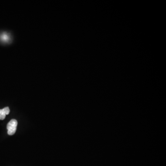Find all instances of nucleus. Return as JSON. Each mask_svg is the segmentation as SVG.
Returning a JSON list of instances; mask_svg holds the SVG:
<instances>
[{"label":"nucleus","instance_id":"obj_1","mask_svg":"<svg viewBox=\"0 0 166 166\" xmlns=\"http://www.w3.org/2000/svg\"><path fill=\"white\" fill-rule=\"evenodd\" d=\"M18 122L16 120L12 119L7 124V133L9 135H13L15 133Z\"/></svg>","mask_w":166,"mask_h":166},{"label":"nucleus","instance_id":"obj_3","mask_svg":"<svg viewBox=\"0 0 166 166\" xmlns=\"http://www.w3.org/2000/svg\"><path fill=\"white\" fill-rule=\"evenodd\" d=\"M1 38L3 41L6 42L8 41L9 37H8L7 35L3 34L2 36V37H1Z\"/></svg>","mask_w":166,"mask_h":166},{"label":"nucleus","instance_id":"obj_2","mask_svg":"<svg viewBox=\"0 0 166 166\" xmlns=\"http://www.w3.org/2000/svg\"><path fill=\"white\" fill-rule=\"evenodd\" d=\"M10 113L9 107H7L2 109H0V120H3L5 119L6 115H8Z\"/></svg>","mask_w":166,"mask_h":166}]
</instances>
